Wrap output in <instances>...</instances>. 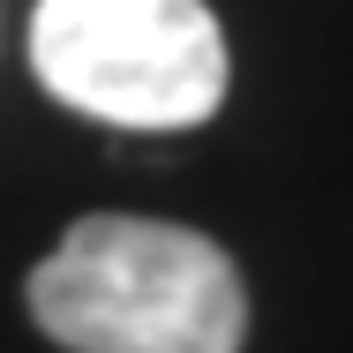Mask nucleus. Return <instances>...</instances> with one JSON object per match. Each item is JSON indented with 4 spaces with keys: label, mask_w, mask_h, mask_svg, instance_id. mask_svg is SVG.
I'll list each match as a JSON object with an SVG mask.
<instances>
[{
    "label": "nucleus",
    "mask_w": 353,
    "mask_h": 353,
    "mask_svg": "<svg viewBox=\"0 0 353 353\" xmlns=\"http://www.w3.org/2000/svg\"><path fill=\"white\" fill-rule=\"evenodd\" d=\"M38 83L113 128H196L225 98V38L203 0H38Z\"/></svg>",
    "instance_id": "f03ea898"
},
{
    "label": "nucleus",
    "mask_w": 353,
    "mask_h": 353,
    "mask_svg": "<svg viewBox=\"0 0 353 353\" xmlns=\"http://www.w3.org/2000/svg\"><path fill=\"white\" fill-rule=\"evenodd\" d=\"M30 316L68 353H241L248 293L233 256L165 218L98 211L30 271Z\"/></svg>",
    "instance_id": "f257e3e1"
}]
</instances>
